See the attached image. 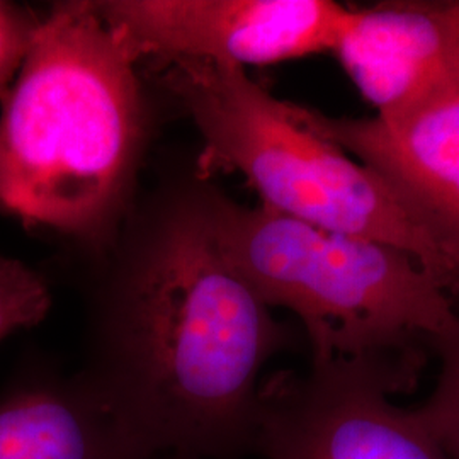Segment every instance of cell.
Masks as SVG:
<instances>
[{"instance_id": "obj_1", "label": "cell", "mask_w": 459, "mask_h": 459, "mask_svg": "<svg viewBox=\"0 0 459 459\" xmlns=\"http://www.w3.org/2000/svg\"><path fill=\"white\" fill-rule=\"evenodd\" d=\"M271 310L199 197L169 214L99 298L83 375L157 455L244 458L261 371L291 337Z\"/></svg>"}, {"instance_id": "obj_2", "label": "cell", "mask_w": 459, "mask_h": 459, "mask_svg": "<svg viewBox=\"0 0 459 459\" xmlns=\"http://www.w3.org/2000/svg\"><path fill=\"white\" fill-rule=\"evenodd\" d=\"M136 58L96 2L39 21L0 117V208L87 237L106 227L140 147Z\"/></svg>"}, {"instance_id": "obj_3", "label": "cell", "mask_w": 459, "mask_h": 459, "mask_svg": "<svg viewBox=\"0 0 459 459\" xmlns=\"http://www.w3.org/2000/svg\"><path fill=\"white\" fill-rule=\"evenodd\" d=\"M230 261L269 308L295 313L312 362H424L459 327L453 296L405 252L318 229L261 204L206 196Z\"/></svg>"}, {"instance_id": "obj_4", "label": "cell", "mask_w": 459, "mask_h": 459, "mask_svg": "<svg viewBox=\"0 0 459 459\" xmlns=\"http://www.w3.org/2000/svg\"><path fill=\"white\" fill-rule=\"evenodd\" d=\"M169 82L210 160L244 174L264 206L318 229L394 247L459 295V247L371 167L305 125L238 66L170 62Z\"/></svg>"}, {"instance_id": "obj_5", "label": "cell", "mask_w": 459, "mask_h": 459, "mask_svg": "<svg viewBox=\"0 0 459 459\" xmlns=\"http://www.w3.org/2000/svg\"><path fill=\"white\" fill-rule=\"evenodd\" d=\"M422 362L337 359L261 385L252 453L265 459H449L417 411L390 396L413 388Z\"/></svg>"}, {"instance_id": "obj_6", "label": "cell", "mask_w": 459, "mask_h": 459, "mask_svg": "<svg viewBox=\"0 0 459 459\" xmlns=\"http://www.w3.org/2000/svg\"><path fill=\"white\" fill-rule=\"evenodd\" d=\"M133 56L221 65H274L333 53L351 13L332 0L96 2Z\"/></svg>"}, {"instance_id": "obj_7", "label": "cell", "mask_w": 459, "mask_h": 459, "mask_svg": "<svg viewBox=\"0 0 459 459\" xmlns=\"http://www.w3.org/2000/svg\"><path fill=\"white\" fill-rule=\"evenodd\" d=\"M312 130L377 170L459 247V70L402 115L332 117L295 104Z\"/></svg>"}, {"instance_id": "obj_8", "label": "cell", "mask_w": 459, "mask_h": 459, "mask_svg": "<svg viewBox=\"0 0 459 459\" xmlns=\"http://www.w3.org/2000/svg\"><path fill=\"white\" fill-rule=\"evenodd\" d=\"M379 119L402 115L459 70V2L351 7L333 48Z\"/></svg>"}, {"instance_id": "obj_9", "label": "cell", "mask_w": 459, "mask_h": 459, "mask_svg": "<svg viewBox=\"0 0 459 459\" xmlns=\"http://www.w3.org/2000/svg\"><path fill=\"white\" fill-rule=\"evenodd\" d=\"M85 375L36 377L0 400V459H157Z\"/></svg>"}, {"instance_id": "obj_10", "label": "cell", "mask_w": 459, "mask_h": 459, "mask_svg": "<svg viewBox=\"0 0 459 459\" xmlns=\"http://www.w3.org/2000/svg\"><path fill=\"white\" fill-rule=\"evenodd\" d=\"M441 359L437 385L415 409L449 459H459V327L434 349Z\"/></svg>"}, {"instance_id": "obj_11", "label": "cell", "mask_w": 459, "mask_h": 459, "mask_svg": "<svg viewBox=\"0 0 459 459\" xmlns=\"http://www.w3.org/2000/svg\"><path fill=\"white\" fill-rule=\"evenodd\" d=\"M49 307L45 279L28 265L0 255V342L17 330L38 325Z\"/></svg>"}, {"instance_id": "obj_12", "label": "cell", "mask_w": 459, "mask_h": 459, "mask_svg": "<svg viewBox=\"0 0 459 459\" xmlns=\"http://www.w3.org/2000/svg\"><path fill=\"white\" fill-rule=\"evenodd\" d=\"M38 24L39 21L28 11L0 2V104L13 89Z\"/></svg>"}, {"instance_id": "obj_13", "label": "cell", "mask_w": 459, "mask_h": 459, "mask_svg": "<svg viewBox=\"0 0 459 459\" xmlns=\"http://www.w3.org/2000/svg\"><path fill=\"white\" fill-rule=\"evenodd\" d=\"M157 459H199L196 456H189V455H178V453H170V455H160Z\"/></svg>"}]
</instances>
